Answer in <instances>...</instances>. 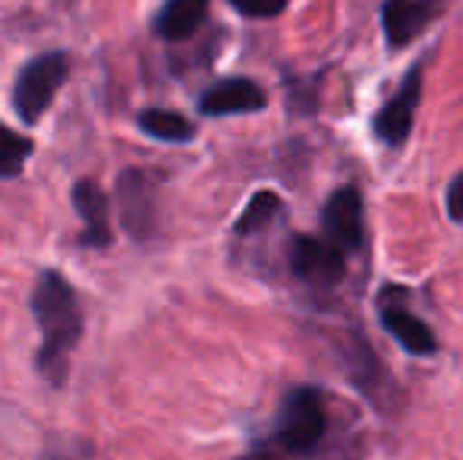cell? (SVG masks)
Instances as JSON below:
<instances>
[{
	"label": "cell",
	"mask_w": 463,
	"mask_h": 460,
	"mask_svg": "<svg viewBox=\"0 0 463 460\" xmlns=\"http://www.w3.org/2000/svg\"><path fill=\"white\" fill-rule=\"evenodd\" d=\"M284 211V202H280L278 192L271 190H262L256 192V196L250 199V205L243 209V215H240V221L233 224V230L240 233V237H250V233H259L265 230L271 221Z\"/></svg>",
	"instance_id": "obj_14"
},
{
	"label": "cell",
	"mask_w": 463,
	"mask_h": 460,
	"mask_svg": "<svg viewBox=\"0 0 463 460\" xmlns=\"http://www.w3.org/2000/svg\"><path fill=\"white\" fill-rule=\"evenodd\" d=\"M208 16V0H167L155 19V32L165 42H184L195 35Z\"/></svg>",
	"instance_id": "obj_12"
},
{
	"label": "cell",
	"mask_w": 463,
	"mask_h": 460,
	"mask_svg": "<svg viewBox=\"0 0 463 460\" xmlns=\"http://www.w3.org/2000/svg\"><path fill=\"white\" fill-rule=\"evenodd\" d=\"M422 99V70H410L407 80L401 82V89L394 92V99L384 101V108L375 114V133L384 146L397 148L410 139V129L416 120V108Z\"/></svg>",
	"instance_id": "obj_6"
},
{
	"label": "cell",
	"mask_w": 463,
	"mask_h": 460,
	"mask_svg": "<svg viewBox=\"0 0 463 460\" xmlns=\"http://www.w3.org/2000/svg\"><path fill=\"white\" fill-rule=\"evenodd\" d=\"M139 129L148 133L152 139L161 142H189L195 136V127L177 111H165V108H148L139 114Z\"/></svg>",
	"instance_id": "obj_13"
},
{
	"label": "cell",
	"mask_w": 463,
	"mask_h": 460,
	"mask_svg": "<svg viewBox=\"0 0 463 460\" xmlns=\"http://www.w3.org/2000/svg\"><path fill=\"white\" fill-rule=\"evenodd\" d=\"M322 228L325 237L341 249H356L363 243V196L354 186H344L325 202Z\"/></svg>",
	"instance_id": "obj_8"
},
{
	"label": "cell",
	"mask_w": 463,
	"mask_h": 460,
	"mask_svg": "<svg viewBox=\"0 0 463 460\" xmlns=\"http://www.w3.org/2000/svg\"><path fill=\"white\" fill-rule=\"evenodd\" d=\"M117 205H120V221L133 239H148L158 221V205H155V186L142 171H123L117 180Z\"/></svg>",
	"instance_id": "obj_5"
},
{
	"label": "cell",
	"mask_w": 463,
	"mask_h": 460,
	"mask_svg": "<svg viewBox=\"0 0 463 460\" xmlns=\"http://www.w3.org/2000/svg\"><path fill=\"white\" fill-rule=\"evenodd\" d=\"M382 325L388 328V334L403 350H407V353L432 356L435 350H439V341H435L432 328H429L420 315L410 313V309H401V306H391V303H384V306H382Z\"/></svg>",
	"instance_id": "obj_10"
},
{
	"label": "cell",
	"mask_w": 463,
	"mask_h": 460,
	"mask_svg": "<svg viewBox=\"0 0 463 460\" xmlns=\"http://www.w3.org/2000/svg\"><path fill=\"white\" fill-rule=\"evenodd\" d=\"M73 205L82 215V221H86V230H82L80 243L82 246H108L114 237H110L108 199H104L101 186L92 183V180H80L73 190Z\"/></svg>",
	"instance_id": "obj_11"
},
{
	"label": "cell",
	"mask_w": 463,
	"mask_h": 460,
	"mask_svg": "<svg viewBox=\"0 0 463 460\" xmlns=\"http://www.w3.org/2000/svg\"><path fill=\"white\" fill-rule=\"evenodd\" d=\"M448 215L463 224V174H458L448 186Z\"/></svg>",
	"instance_id": "obj_18"
},
{
	"label": "cell",
	"mask_w": 463,
	"mask_h": 460,
	"mask_svg": "<svg viewBox=\"0 0 463 460\" xmlns=\"http://www.w3.org/2000/svg\"><path fill=\"white\" fill-rule=\"evenodd\" d=\"M445 10V0H388L382 6L384 38L391 48H403L420 38Z\"/></svg>",
	"instance_id": "obj_7"
},
{
	"label": "cell",
	"mask_w": 463,
	"mask_h": 460,
	"mask_svg": "<svg viewBox=\"0 0 463 460\" xmlns=\"http://www.w3.org/2000/svg\"><path fill=\"white\" fill-rule=\"evenodd\" d=\"M32 309H35V322L42 328L38 369L44 379L61 385L67 375V353L80 344L82 334V313L73 284L57 271H44L32 294Z\"/></svg>",
	"instance_id": "obj_1"
},
{
	"label": "cell",
	"mask_w": 463,
	"mask_h": 460,
	"mask_svg": "<svg viewBox=\"0 0 463 460\" xmlns=\"http://www.w3.org/2000/svg\"><path fill=\"white\" fill-rule=\"evenodd\" d=\"M231 6L250 19H275L287 10V0H231Z\"/></svg>",
	"instance_id": "obj_17"
},
{
	"label": "cell",
	"mask_w": 463,
	"mask_h": 460,
	"mask_svg": "<svg viewBox=\"0 0 463 460\" xmlns=\"http://www.w3.org/2000/svg\"><path fill=\"white\" fill-rule=\"evenodd\" d=\"M290 268L299 281L309 287H337L347 275L344 265V249L335 246L331 239L318 237H297L290 246Z\"/></svg>",
	"instance_id": "obj_4"
},
{
	"label": "cell",
	"mask_w": 463,
	"mask_h": 460,
	"mask_svg": "<svg viewBox=\"0 0 463 460\" xmlns=\"http://www.w3.org/2000/svg\"><path fill=\"white\" fill-rule=\"evenodd\" d=\"M325 429H328V419H325L322 394L316 388L303 385L287 394L275 432L278 445L287 455H306V451H312L322 442Z\"/></svg>",
	"instance_id": "obj_3"
},
{
	"label": "cell",
	"mask_w": 463,
	"mask_h": 460,
	"mask_svg": "<svg viewBox=\"0 0 463 460\" xmlns=\"http://www.w3.org/2000/svg\"><path fill=\"white\" fill-rule=\"evenodd\" d=\"M265 105H269V99H265L262 86L252 80H243V76L214 82V86L199 99V111L205 117L252 114V111H262Z\"/></svg>",
	"instance_id": "obj_9"
},
{
	"label": "cell",
	"mask_w": 463,
	"mask_h": 460,
	"mask_svg": "<svg viewBox=\"0 0 463 460\" xmlns=\"http://www.w3.org/2000/svg\"><path fill=\"white\" fill-rule=\"evenodd\" d=\"M32 155V139L19 136L16 129L0 123V177H19L25 167V158Z\"/></svg>",
	"instance_id": "obj_15"
},
{
	"label": "cell",
	"mask_w": 463,
	"mask_h": 460,
	"mask_svg": "<svg viewBox=\"0 0 463 460\" xmlns=\"http://www.w3.org/2000/svg\"><path fill=\"white\" fill-rule=\"evenodd\" d=\"M243 460H275L269 455V451H259V455H252V457H243Z\"/></svg>",
	"instance_id": "obj_19"
},
{
	"label": "cell",
	"mask_w": 463,
	"mask_h": 460,
	"mask_svg": "<svg viewBox=\"0 0 463 460\" xmlns=\"http://www.w3.org/2000/svg\"><path fill=\"white\" fill-rule=\"evenodd\" d=\"M70 76V61L63 51H51L35 61H29L16 76L13 86V108L23 117V123H38L51 105H54L57 92Z\"/></svg>",
	"instance_id": "obj_2"
},
{
	"label": "cell",
	"mask_w": 463,
	"mask_h": 460,
	"mask_svg": "<svg viewBox=\"0 0 463 460\" xmlns=\"http://www.w3.org/2000/svg\"><path fill=\"white\" fill-rule=\"evenodd\" d=\"M38 460H95V448L82 438H61L48 445Z\"/></svg>",
	"instance_id": "obj_16"
}]
</instances>
